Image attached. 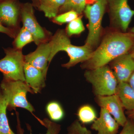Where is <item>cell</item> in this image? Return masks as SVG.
<instances>
[{
	"mask_svg": "<svg viewBox=\"0 0 134 134\" xmlns=\"http://www.w3.org/2000/svg\"><path fill=\"white\" fill-rule=\"evenodd\" d=\"M134 43V34L114 32L106 36L90 58L83 63L84 69H95L108 65L119 56L128 53Z\"/></svg>",
	"mask_w": 134,
	"mask_h": 134,
	"instance_id": "cell-1",
	"label": "cell"
},
{
	"mask_svg": "<svg viewBox=\"0 0 134 134\" xmlns=\"http://www.w3.org/2000/svg\"><path fill=\"white\" fill-rule=\"evenodd\" d=\"M52 46L48 62L50 63L55 54L60 51H65L69 57V61L62 66L69 69L79 63L88 60L92 54V48L85 44L77 46L71 44L68 36L63 30H59L50 40Z\"/></svg>",
	"mask_w": 134,
	"mask_h": 134,
	"instance_id": "cell-2",
	"label": "cell"
},
{
	"mask_svg": "<svg viewBox=\"0 0 134 134\" xmlns=\"http://www.w3.org/2000/svg\"><path fill=\"white\" fill-rule=\"evenodd\" d=\"M0 89L7 98L8 110H15L16 108L19 107L26 109L31 114L35 111L26 98L28 92L34 93L33 92L25 81L3 78Z\"/></svg>",
	"mask_w": 134,
	"mask_h": 134,
	"instance_id": "cell-3",
	"label": "cell"
},
{
	"mask_svg": "<svg viewBox=\"0 0 134 134\" xmlns=\"http://www.w3.org/2000/svg\"><path fill=\"white\" fill-rule=\"evenodd\" d=\"M86 81L91 85L96 96H108L116 93L118 83L113 70L108 65L86 70Z\"/></svg>",
	"mask_w": 134,
	"mask_h": 134,
	"instance_id": "cell-4",
	"label": "cell"
},
{
	"mask_svg": "<svg viewBox=\"0 0 134 134\" xmlns=\"http://www.w3.org/2000/svg\"><path fill=\"white\" fill-rule=\"evenodd\" d=\"M107 3V0H98L93 5H86L84 10L89 21V33L85 44L92 48L98 44L100 39L102 19Z\"/></svg>",
	"mask_w": 134,
	"mask_h": 134,
	"instance_id": "cell-5",
	"label": "cell"
},
{
	"mask_svg": "<svg viewBox=\"0 0 134 134\" xmlns=\"http://www.w3.org/2000/svg\"><path fill=\"white\" fill-rule=\"evenodd\" d=\"M5 55L0 59V72L4 79L25 81L24 73V56L21 50L8 48Z\"/></svg>",
	"mask_w": 134,
	"mask_h": 134,
	"instance_id": "cell-6",
	"label": "cell"
},
{
	"mask_svg": "<svg viewBox=\"0 0 134 134\" xmlns=\"http://www.w3.org/2000/svg\"><path fill=\"white\" fill-rule=\"evenodd\" d=\"M109 6L113 22L126 32L134 15V10L130 7L128 0H109Z\"/></svg>",
	"mask_w": 134,
	"mask_h": 134,
	"instance_id": "cell-7",
	"label": "cell"
},
{
	"mask_svg": "<svg viewBox=\"0 0 134 134\" xmlns=\"http://www.w3.org/2000/svg\"><path fill=\"white\" fill-rule=\"evenodd\" d=\"M21 13L23 27L31 34L36 44L38 46L46 42V34L35 18L32 5L29 3L24 4Z\"/></svg>",
	"mask_w": 134,
	"mask_h": 134,
	"instance_id": "cell-8",
	"label": "cell"
},
{
	"mask_svg": "<svg viewBox=\"0 0 134 134\" xmlns=\"http://www.w3.org/2000/svg\"><path fill=\"white\" fill-rule=\"evenodd\" d=\"M96 101L100 107L105 109L122 127L127 119L125 115L124 107L116 94L108 96H96Z\"/></svg>",
	"mask_w": 134,
	"mask_h": 134,
	"instance_id": "cell-9",
	"label": "cell"
},
{
	"mask_svg": "<svg viewBox=\"0 0 134 134\" xmlns=\"http://www.w3.org/2000/svg\"><path fill=\"white\" fill-rule=\"evenodd\" d=\"M51 49L50 41L41 43L35 51L24 56L25 62L40 70L46 76Z\"/></svg>",
	"mask_w": 134,
	"mask_h": 134,
	"instance_id": "cell-10",
	"label": "cell"
},
{
	"mask_svg": "<svg viewBox=\"0 0 134 134\" xmlns=\"http://www.w3.org/2000/svg\"><path fill=\"white\" fill-rule=\"evenodd\" d=\"M111 67L118 83L127 82L134 71V59L127 53L112 61Z\"/></svg>",
	"mask_w": 134,
	"mask_h": 134,
	"instance_id": "cell-11",
	"label": "cell"
},
{
	"mask_svg": "<svg viewBox=\"0 0 134 134\" xmlns=\"http://www.w3.org/2000/svg\"><path fill=\"white\" fill-rule=\"evenodd\" d=\"M120 126L107 111L100 108L99 117L92 122L91 129L96 131L97 134H117Z\"/></svg>",
	"mask_w": 134,
	"mask_h": 134,
	"instance_id": "cell-12",
	"label": "cell"
},
{
	"mask_svg": "<svg viewBox=\"0 0 134 134\" xmlns=\"http://www.w3.org/2000/svg\"><path fill=\"white\" fill-rule=\"evenodd\" d=\"M24 69L25 82L33 93L41 92L46 86V76L40 70L27 63L25 62Z\"/></svg>",
	"mask_w": 134,
	"mask_h": 134,
	"instance_id": "cell-13",
	"label": "cell"
},
{
	"mask_svg": "<svg viewBox=\"0 0 134 134\" xmlns=\"http://www.w3.org/2000/svg\"><path fill=\"white\" fill-rule=\"evenodd\" d=\"M19 9L14 2L7 1L0 3V22L9 28L16 25Z\"/></svg>",
	"mask_w": 134,
	"mask_h": 134,
	"instance_id": "cell-14",
	"label": "cell"
},
{
	"mask_svg": "<svg viewBox=\"0 0 134 134\" xmlns=\"http://www.w3.org/2000/svg\"><path fill=\"white\" fill-rule=\"evenodd\" d=\"M115 94L123 107L130 111H134V90L127 82L118 83Z\"/></svg>",
	"mask_w": 134,
	"mask_h": 134,
	"instance_id": "cell-15",
	"label": "cell"
},
{
	"mask_svg": "<svg viewBox=\"0 0 134 134\" xmlns=\"http://www.w3.org/2000/svg\"><path fill=\"white\" fill-rule=\"evenodd\" d=\"M65 1V0H39V8L47 17L54 18Z\"/></svg>",
	"mask_w": 134,
	"mask_h": 134,
	"instance_id": "cell-16",
	"label": "cell"
},
{
	"mask_svg": "<svg viewBox=\"0 0 134 134\" xmlns=\"http://www.w3.org/2000/svg\"><path fill=\"white\" fill-rule=\"evenodd\" d=\"M8 101L0 89V134H16L10 127L7 115Z\"/></svg>",
	"mask_w": 134,
	"mask_h": 134,
	"instance_id": "cell-17",
	"label": "cell"
},
{
	"mask_svg": "<svg viewBox=\"0 0 134 134\" xmlns=\"http://www.w3.org/2000/svg\"><path fill=\"white\" fill-rule=\"evenodd\" d=\"M17 118V134H25L24 130L21 127V122L19 120V114L16 112ZM41 123L47 128V132L44 134H60V133L61 128V126L55 122H53L47 118L44 119L41 121ZM30 134L31 133L30 132Z\"/></svg>",
	"mask_w": 134,
	"mask_h": 134,
	"instance_id": "cell-18",
	"label": "cell"
},
{
	"mask_svg": "<svg viewBox=\"0 0 134 134\" xmlns=\"http://www.w3.org/2000/svg\"><path fill=\"white\" fill-rule=\"evenodd\" d=\"M77 116L82 124L93 122L97 118L95 110L89 105H85L80 107L77 112Z\"/></svg>",
	"mask_w": 134,
	"mask_h": 134,
	"instance_id": "cell-19",
	"label": "cell"
},
{
	"mask_svg": "<svg viewBox=\"0 0 134 134\" xmlns=\"http://www.w3.org/2000/svg\"><path fill=\"white\" fill-rule=\"evenodd\" d=\"M86 4V0H65L64 4L59 11L64 13L74 11L80 14L85 9Z\"/></svg>",
	"mask_w": 134,
	"mask_h": 134,
	"instance_id": "cell-20",
	"label": "cell"
},
{
	"mask_svg": "<svg viewBox=\"0 0 134 134\" xmlns=\"http://www.w3.org/2000/svg\"><path fill=\"white\" fill-rule=\"evenodd\" d=\"M46 111L48 116L52 120L59 121L64 117V111L59 103L56 101H52L46 106Z\"/></svg>",
	"mask_w": 134,
	"mask_h": 134,
	"instance_id": "cell-21",
	"label": "cell"
},
{
	"mask_svg": "<svg viewBox=\"0 0 134 134\" xmlns=\"http://www.w3.org/2000/svg\"><path fill=\"white\" fill-rule=\"evenodd\" d=\"M34 41L30 32L23 26L18 34L14 41L15 48L21 50L25 46Z\"/></svg>",
	"mask_w": 134,
	"mask_h": 134,
	"instance_id": "cell-22",
	"label": "cell"
},
{
	"mask_svg": "<svg viewBox=\"0 0 134 134\" xmlns=\"http://www.w3.org/2000/svg\"><path fill=\"white\" fill-rule=\"evenodd\" d=\"M85 29L81 19L78 17L68 24L66 28V34L68 36L77 35L83 31Z\"/></svg>",
	"mask_w": 134,
	"mask_h": 134,
	"instance_id": "cell-23",
	"label": "cell"
},
{
	"mask_svg": "<svg viewBox=\"0 0 134 134\" xmlns=\"http://www.w3.org/2000/svg\"><path fill=\"white\" fill-rule=\"evenodd\" d=\"M66 134H93L80 122L79 120H75L71 123L67 129Z\"/></svg>",
	"mask_w": 134,
	"mask_h": 134,
	"instance_id": "cell-24",
	"label": "cell"
},
{
	"mask_svg": "<svg viewBox=\"0 0 134 134\" xmlns=\"http://www.w3.org/2000/svg\"><path fill=\"white\" fill-rule=\"evenodd\" d=\"M78 14L74 11L64 12L54 18L53 21L59 24L69 23L73 20L78 17Z\"/></svg>",
	"mask_w": 134,
	"mask_h": 134,
	"instance_id": "cell-25",
	"label": "cell"
},
{
	"mask_svg": "<svg viewBox=\"0 0 134 134\" xmlns=\"http://www.w3.org/2000/svg\"><path fill=\"white\" fill-rule=\"evenodd\" d=\"M119 134H134V121L127 119L126 122L122 127Z\"/></svg>",
	"mask_w": 134,
	"mask_h": 134,
	"instance_id": "cell-26",
	"label": "cell"
},
{
	"mask_svg": "<svg viewBox=\"0 0 134 134\" xmlns=\"http://www.w3.org/2000/svg\"><path fill=\"white\" fill-rule=\"evenodd\" d=\"M0 32L5 34L10 37L14 38L15 36V34L13 29L4 26L1 22H0Z\"/></svg>",
	"mask_w": 134,
	"mask_h": 134,
	"instance_id": "cell-27",
	"label": "cell"
},
{
	"mask_svg": "<svg viewBox=\"0 0 134 134\" xmlns=\"http://www.w3.org/2000/svg\"><path fill=\"white\" fill-rule=\"evenodd\" d=\"M127 83L134 90V71L130 77Z\"/></svg>",
	"mask_w": 134,
	"mask_h": 134,
	"instance_id": "cell-28",
	"label": "cell"
},
{
	"mask_svg": "<svg viewBox=\"0 0 134 134\" xmlns=\"http://www.w3.org/2000/svg\"><path fill=\"white\" fill-rule=\"evenodd\" d=\"M130 50H131V52L130 54L134 59V43Z\"/></svg>",
	"mask_w": 134,
	"mask_h": 134,
	"instance_id": "cell-29",
	"label": "cell"
},
{
	"mask_svg": "<svg viewBox=\"0 0 134 134\" xmlns=\"http://www.w3.org/2000/svg\"><path fill=\"white\" fill-rule=\"evenodd\" d=\"M86 3H91L97 1H98V0H86Z\"/></svg>",
	"mask_w": 134,
	"mask_h": 134,
	"instance_id": "cell-30",
	"label": "cell"
},
{
	"mask_svg": "<svg viewBox=\"0 0 134 134\" xmlns=\"http://www.w3.org/2000/svg\"><path fill=\"white\" fill-rule=\"evenodd\" d=\"M130 113V116L134 119V111H131Z\"/></svg>",
	"mask_w": 134,
	"mask_h": 134,
	"instance_id": "cell-31",
	"label": "cell"
},
{
	"mask_svg": "<svg viewBox=\"0 0 134 134\" xmlns=\"http://www.w3.org/2000/svg\"><path fill=\"white\" fill-rule=\"evenodd\" d=\"M131 32L134 34V26L133 28H132V29H131Z\"/></svg>",
	"mask_w": 134,
	"mask_h": 134,
	"instance_id": "cell-32",
	"label": "cell"
},
{
	"mask_svg": "<svg viewBox=\"0 0 134 134\" xmlns=\"http://www.w3.org/2000/svg\"><path fill=\"white\" fill-rule=\"evenodd\" d=\"M35 1H36L37 2H38V3L39 0H35Z\"/></svg>",
	"mask_w": 134,
	"mask_h": 134,
	"instance_id": "cell-33",
	"label": "cell"
}]
</instances>
